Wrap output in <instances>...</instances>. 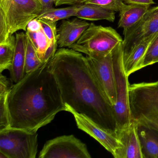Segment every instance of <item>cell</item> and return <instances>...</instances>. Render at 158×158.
I'll use <instances>...</instances> for the list:
<instances>
[{
  "instance_id": "6da1fadb",
  "label": "cell",
  "mask_w": 158,
  "mask_h": 158,
  "mask_svg": "<svg viewBox=\"0 0 158 158\" xmlns=\"http://www.w3.org/2000/svg\"><path fill=\"white\" fill-rule=\"evenodd\" d=\"M48 64L67 109L83 114L102 128L117 131L113 107L101 89L86 56L69 48H60Z\"/></svg>"
},
{
  "instance_id": "7a4b0ae2",
  "label": "cell",
  "mask_w": 158,
  "mask_h": 158,
  "mask_svg": "<svg viewBox=\"0 0 158 158\" xmlns=\"http://www.w3.org/2000/svg\"><path fill=\"white\" fill-rule=\"evenodd\" d=\"M48 63L13 85L8 97L10 127L37 132L58 113L67 111Z\"/></svg>"
},
{
  "instance_id": "3957f363",
  "label": "cell",
  "mask_w": 158,
  "mask_h": 158,
  "mask_svg": "<svg viewBox=\"0 0 158 158\" xmlns=\"http://www.w3.org/2000/svg\"><path fill=\"white\" fill-rule=\"evenodd\" d=\"M42 11L37 0H0V42L20 30L26 32L28 24Z\"/></svg>"
},
{
  "instance_id": "277c9868",
  "label": "cell",
  "mask_w": 158,
  "mask_h": 158,
  "mask_svg": "<svg viewBox=\"0 0 158 158\" xmlns=\"http://www.w3.org/2000/svg\"><path fill=\"white\" fill-rule=\"evenodd\" d=\"M129 92L133 121L158 131V81L130 85Z\"/></svg>"
},
{
  "instance_id": "5b68a950",
  "label": "cell",
  "mask_w": 158,
  "mask_h": 158,
  "mask_svg": "<svg viewBox=\"0 0 158 158\" xmlns=\"http://www.w3.org/2000/svg\"><path fill=\"white\" fill-rule=\"evenodd\" d=\"M122 42V37L113 28L91 23L80 38L68 48L86 56L105 55Z\"/></svg>"
},
{
  "instance_id": "8992f818",
  "label": "cell",
  "mask_w": 158,
  "mask_h": 158,
  "mask_svg": "<svg viewBox=\"0 0 158 158\" xmlns=\"http://www.w3.org/2000/svg\"><path fill=\"white\" fill-rule=\"evenodd\" d=\"M123 42L118 44L112 52L116 95V102L113 107L118 126L117 130L127 127L133 122L129 103L130 85L123 62Z\"/></svg>"
},
{
  "instance_id": "52a82bcc",
  "label": "cell",
  "mask_w": 158,
  "mask_h": 158,
  "mask_svg": "<svg viewBox=\"0 0 158 158\" xmlns=\"http://www.w3.org/2000/svg\"><path fill=\"white\" fill-rule=\"evenodd\" d=\"M37 132L9 127L0 130V153L6 158H35Z\"/></svg>"
},
{
  "instance_id": "ba28073f",
  "label": "cell",
  "mask_w": 158,
  "mask_h": 158,
  "mask_svg": "<svg viewBox=\"0 0 158 158\" xmlns=\"http://www.w3.org/2000/svg\"><path fill=\"white\" fill-rule=\"evenodd\" d=\"M85 144L73 135L57 137L46 142L40 158H90Z\"/></svg>"
},
{
  "instance_id": "9c48e42d",
  "label": "cell",
  "mask_w": 158,
  "mask_h": 158,
  "mask_svg": "<svg viewBox=\"0 0 158 158\" xmlns=\"http://www.w3.org/2000/svg\"><path fill=\"white\" fill-rule=\"evenodd\" d=\"M112 52L107 55L86 57L101 89L109 103L113 106L116 102V95Z\"/></svg>"
},
{
  "instance_id": "30bf717a",
  "label": "cell",
  "mask_w": 158,
  "mask_h": 158,
  "mask_svg": "<svg viewBox=\"0 0 158 158\" xmlns=\"http://www.w3.org/2000/svg\"><path fill=\"white\" fill-rule=\"evenodd\" d=\"M123 33V55L125 56L142 40L158 34V6L149 8L139 22Z\"/></svg>"
},
{
  "instance_id": "8fae6325",
  "label": "cell",
  "mask_w": 158,
  "mask_h": 158,
  "mask_svg": "<svg viewBox=\"0 0 158 158\" xmlns=\"http://www.w3.org/2000/svg\"><path fill=\"white\" fill-rule=\"evenodd\" d=\"M67 111L73 115L77 127L99 142L114 157L122 148L117 131L104 129L83 114L68 108Z\"/></svg>"
},
{
  "instance_id": "7c38bea8",
  "label": "cell",
  "mask_w": 158,
  "mask_h": 158,
  "mask_svg": "<svg viewBox=\"0 0 158 158\" xmlns=\"http://www.w3.org/2000/svg\"><path fill=\"white\" fill-rule=\"evenodd\" d=\"M138 124L133 121L129 125L117 131L122 148L115 158H144L138 132Z\"/></svg>"
},
{
  "instance_id": "4fadbf2b",
  "label": "cell",
  "mask_w": 158,
  "mask_h": 158,
  "mask_svg": "<svg viewBox=\"0 0 158 158\" xmlns=\"http://www.w3.org/2000/svg\"><path fill=\"white\" fill-rule=\"evenodd\" d=\"M90 23L85 20L75 18L72 20H63L57 29L58 46L60 48H69L75 43L87 29Z\"/></svg>"
},
{
  "instance_id": "5bb4252c",
  "label": "cell",
  "mask_w": 158,
  "mask_h": 158,
  "mask_svg": "<svg viewBox=\"0 0 158 158\" xmlns=\"http://www.w3.org/2000/svg\"><path fill=\"white\" fill-rule=\"evenodd\" d=\"M16 44L12 64L10 69V79L15 84L20 82L25 75L26 35L23 32L15 34Z\"/></svg>"
},
{
  "instance_id": "9a60e30c",
  "label": "cell",
  "mask_w": 158,
  "mask_h": 158,
  "mask_svg": "<svg viewBox=\"0 0 158 158\" xmlns=\"http://www.w3.org/2000/svg\"><path fill=\"white\" fill-rule=\"evenodd\" d=\"M156 35L145 39L133 48L127 55H123L124 67L127 76L139 70V65L148 47Z\"/></svg>"
},
{
  "instance_id": "2e32d148",
  "label": "cell",
  "mask_w": 158,
  "mask_h": 158,
  "mask_svg": "<svg viewBox=\"0 0 158 158\" xmlns=\"http://www.w3.org/2000/svg\"><path fill=\"white\" fill-rule=\"evenodd\" d=\"M77 18L85 21L106 20L114 23L115 12L93 4H77L76 15Z\"/></svg>"
},
{
  "instance_id": "e0dca14e",
  "label": "cell",
  "mask_w": 158,
  "mask_h": 158,
  "mask_svg": "<svg viewBox=\"0 0 158 158\" xmlns=\"http://www.w3.org/2000/svg\"><path fill=\"white\" fill-rule=\"evenodd\" d=\"M138 132L144 158H158V131L138 125Z\"/></svg>"
},
{
  "instance_id": "ac0fdd59",
  "label": "cell",
  "mask_w": 158,
  "mask_h": 158,
  "mask_svg": "<svg viewBox=\"0 0 158 158\" xmlns=\"http://www.w3.org/2000/svg\"><path fill=\"white\" fill-rule=\"evenodd\" d=\"M149 6L137 4H125L119 12V28H123L125 32L140 21L149 9Z\"/></svg>"
},
{
  "instance_id": "d6986e66",
  "label": "cell",
  "mask_w": 158,
  "mask_h": 158,
  "mask_svg": "<svg viewBox=\"0 0 158 158\" xmlns=\"http://www.w3.org/2000/svg\"><path fill=\"white\" fill-rule=\"evenodd\" d=\"M16 38L11 35L8 39L0 42V73L5 70H10L15 52Z\"/></svg>"
},
{
  "instance_id": "ffe728a7",
  "label": "cell",
  "mask_w": 158,
  "mask_h": 158,
  "mask_svg": "<svg viewBox=\"0 0 158 158\" xmlns=\"http://www.w3.org/2000/svg\"><path fill=\"white\" fill-rule=\"evenodd\" d=\"M26 34L35 47L41 61L46 63L45 58L50 48L51 42L43 27L38 32L27 31Z\"/></svg>"
},
{
  "instance_id": "44dd1931",
  "label": "cell",
  "mask_w": 158,
  "mask_h": 158,
  "mask_svg": "<svg viewBox=\"0 0 158 158\" xmlns=\"http://www.w3.org/2000/svg\"><path fill=\"white\" fill-rule=\"evenodd\" d=\"M77 8V5L59 9L52 8L42 11L36 18L38 20L46 22L56 23L60 20L76 16Z\"/></svg>"
},
{
  "instance_id": "7402d4cb",
  "label": "cell",
  "mask_w": 158,
  "mask_h": 158,
  "mask_svg": "<svg viewBox=\"0 0 158 158\" xmlns=\"http://www.w3.org/2000/svg\"><path fill=\"white\" fill-rule=\"evenodd\" d=\"M39 21L42 24L44 32L46 33L51 42L50 48L45 58V63H47L54 57L57 51L58 35L57 33V22L50 23L42 20Z\"/></svg>"
},
{
  "instance_id": "603a6c76",
  "label": "cell",
  "mask_w": 158,
  "mask_h": 158,
  "mask_svg": "<svg viewBox=\"0 0 158 158\" xmlns=\"http://www.w3.org/2000/svg\"><path fill=\"white\" fill-rule=\"evenodd\" d=\"M44 64L45 63H43L40 59L35 47L26 35L25 67V74L36 70Z\"/></svg>"
},
{
  "instance_id": "cb8c5ba5",
  "label": "cell",
  "mask_w": 158,
  "mask_h": 158,
  "mask_svg": "<svg viewBox=\"0 0 158 158\" xmlns=\"http://www.w3.org/2000/svg\"><path fill=\"white\" fill-rule=\"evenodd\" d=\"M156 63H158V34L150 43L140 63L139 70Z\"/></svg>"
},
{
  "instance_id": "d4e9b609",
  "label": "cell",
  "mask_w": 158,
  "mask_h": 158,
  "mask_svg": "<svg viewBox=\"0 0 158 158\" xmlns=\"http://www.w3.org/2000/svg\"><path fill=\"white\" fill-rule=\"evenodd\" d=\"M10 91L0 92V130L10 127L8 97Z\"/></svg>"
},
{
  "instance_id": "484cf974",
  "label": "cell",
  "mask_w": 158,
  "mask_h": 158,
  "mask_svg": "<svg viewBox=\"0 0 158 158\" xmlns=\"http://www.w3.org/2000/svg\"><path fill=\"white\" fill-rule=\"evenodd\" d=\"M80 4H93L104 9L119 12L124 6L123 0H81Z\"/></svg>"
},
{
  "instance_id": "4316f807",
  "label": "cell",
  "mask_w": 158,
  "mask_h": 158,
  "mask_svg": "<svg viewBox=\"0 0 158 158\" xmlns=\"http://www.w3.org/2000/svg\"><path fill=\"white\" fill-rule=\"evenodd\" d=\"M42 27V24L38 19H33L27 25V31L30 32H38Z\"/></svg>"
},
{
  "instance_id": "83f0119b",
  "label": "cell",
  "mask_w": 158,
  "mask_h": 158,
  "mask_svg": "<svg viewBox=\"0 0 158 158\" xmlns=\"http://www.w3.org/2000/svg\"><path fill=\"white\" fill-rule=\"evenodd\" d=\"M125 3L128 4H137V5H144L150 6L154 4L153 0H123Z\"/></svg>"
},
{
  "instance_id": "f1b7e54d",
  "label": "cell",
  "mask_w": 158,
  "mask_h": 158,
  "mask_svg": "<svg viewBox=\"0 0 158 158\" xmlns=\"http://www.w3.org/2000/svg\"><path fill=\"white\" fill-rule=\"evenodd\" d=\"M81 0H55L56 6H60L62 5H73L80 4Z\"/></svg>"
},
{
  "instance_id": "f546056e",
  "label": "cell",
  "mask_w": 158,
  "mask_h": 158,
  "mask_svg": "<svg viewBox=\"0 0 158 158\" xmlns=\"http://www.w3.org/2000/svg\"><path fill=\"white\" fill-rule=\"evenodd\" d=\"M41 4L42 7V11L46 10L53 8L55 3V0H37Z\"/></svg>"
}]
</instances>
